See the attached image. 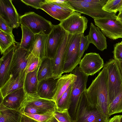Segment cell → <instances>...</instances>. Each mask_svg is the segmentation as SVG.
<instances>
[{
    "mask_svg": "<svg viewBox=\"0 0 122 122\" xmlns=\"http://www.w3.org/2000/svg\"><path fill=\"white\" fill-rule=\"evenodd\" d=\"M20 27L22 37L19 46L29 51L35 39V34L27 27L22 25Z\"/></svg>",
    "mask_w": 122,
    "mask_h": 122,
    "instance_id": "obj_26",
    "label": "cell"
},
{
    "mask_svg": "<svg viewBox=\"0 0 122 122\" xmlns=\"http://www.w3.org/2000/svg\"><path fill=\"white\" fill-rule=\"evenodd\" d=\"M121 43L122 45V41H121V42H120Z\"/></svg>",
    "mask_w": 122,
    "mask_h": 122,
    "instance_id": "obj_47",
    "label": "cell"
},
{
    "mask_svg": "<svg viewBox=\"0 0 122 122\" xmlns=\"http://www.w3.org/2000/svg\"><path fill=\"white\" fill-rule=\"evenodd\" d=\"M120 122H122V115H121Z\"/></svg>",
    "mask_w": 122,
    "mask_h": 122,
    "instance_id": "obj_46",
    "label": "cell"
},
{
    "mask_svg": "<svg viewBox=\"0 0 122 122\" xmlns=\"http://www.w3.org/2000/svg\"><path fill=\"white\" fill-rule=\"evenodd\" d=\"M53 67L52 60L45 57L42 59L38 71L37 76L39 82L52 77Z\"/></svg>",
    "mask_w": 122,
    "mask_h": 122,
    "instance_id": "obj_24",
    "label": "cell"
},
{
    "mask_svg": "<svg viewBox=\"0 0 122 122\" xmlns=\"http://www.w3.org/2000/svg\"><path fill=\"white\" fill-rule=\"evenodd\" d=\"M57 79L52 77L39 81L37 93L38 96L43 98L53 100Z\"/></svg>",
    "mask_w": 122,
    "mask_h": 122,
    "instance_id": "obj_18",
    "label": "cell"
},
{
    "mask_svg": "<svg viewBox=\"0 0 122 122\" xmlns=\"http://www.w3.org/2000/svg\"><path fill=\"white\" fill-rule=\"evenodd\" d=\"M21 122H40L24 114H21Z\"/></svg>",
    "mask_w": 122,
    "mask_h": 122,
    "instance_id": "obj_41",
    "label": "cell"
},
{
    "mask_svg": "<svg viewBox=\"0 0 122 122\" xmlns=\"http://www.w3.org/2000/svg\"><path fill=\"white\" fill-rule=\"evenodd\" d=\"M16 43L14 36L0 30V51L3 54Z\"/></svg>",
    "mask_w": 122,
    "mask_h": 122,
    "instance_id": "obj_28",
    "label": "cell"
},
{
    "mask_svg": "<svg viewBox=\"0 0 122 122\" xmlns=\"http://www.w3.org/2000/svg\"><path fill=\"white\" fill-rule=\"evenodd\" d=\"M70 35L71 34L67 32L54 58L52 59L53 67L52 77L55 79L59 78L63 73L62 70Z\"/></svg>",
    "mask_w": 122,
    "mask_h": 122,
    "instance_id": "obj_15",
    "label": "cell"
},
{
    "mask_svg": "<svg viewBox=\"0 0 122 122\" xmlns=\"http://www.w3.org/2000/svg\"><path fill=\"white\" fill-rule=\"evenodd\" d=\"M40 9L60 22L66 19L73 13L59 9L50 3L46 2V1L41 5Z\"/></svg>",
    "mask_w": 122,
    "mask_h": 122,
    "instance_id": "obj_23",
    "label": "cell"
},
{
    "mask_svg": "<svg viewBox=\"0 0 122 122\" xmlns=\"http://www.w3.org/2000/svg\"><path fill=\"white\" fill-rule=\"evenodd\" d=\"M95 24L106 36L113 40L122 38V22L118 18L94 19Z\"/></svg>",
    "mask_w": 122,
    "mask_h": 122,
    "instance_id": "obj_8",
    "label": "cell"
},
{
    "mask_svg": "<svg viewBox=\"0 0 122 122\" xmlns=\"http://www.w3.org/2000/svg\"><path fill=\"white\" fill-rule=\"evenodd\" d=\"M48 35L42 32L35 34L34 41L29 50L35 56L41 59L46 57Z\"/></svg>",
    "mask_w": 122,
    "mask_h": 122,
    "instance_id": "obj_22",
    "label": "cell"
},
{
    "mask_svg": "<svg viewBox=\"0 0 122 122\" xmlns=\"http://www.w3.org/2000/svg\"><path fill=\"white\" fill-rule=\"evenodd\" d=\"M54 113L48 112L41 114H32L26 113H24L22 114L33 118L40 122H46L54 116Z\"/></svg>",
    "mask_w": 122,
    "mask_h": 122,
    "instance_id": "obj_34",
    "label": "cell"
},
{
    "mask_svg": "<svg viewBox=\"0 0 122 122\" xmlns=\"http://www.w3.org/2000/svg\"><path fill=\"white\" fill-rule=\"evenodd\" d=\"M53 6L61 10L73 13L75 11L67 0H45Z\"/></svg>",
    "mask_w": 122,
    "mask_h": 122,
    "instance_id": "obj_33",
    "label": "cell"
},
{
    "mask_svg": "<svg viewBox=\"0 0 122 122\" xmlns=\"http://www.w3.org/2000/svg\"><path fill=\"white\" fill-rule=\"evenodd\" d=\"M42 59L30 52L26 67L25 70L26 74L36 70L40 66Z\"/></svg>",
    "mask_w": 122,
    "mask_h": 122,
    "instance_id": "obj_32",
    "label": "cell"
},
{
    "mask_svg": "<svg viewBox=\"0 0 122 122\" xmlns=\"http://www.w3.org/2000/svg\"><path fill=\"white\" fill-rule=\"evenodd\" d=\"M21 25L28 28L35 34L43 33L48 35L54 25L50 21L33 12L25 13L20 16Z\"/></svg>",
    "mask_w": 122,
    "mask_h": 122,
    "instance_id": "obj_4",
    "label": "cell"
},
{
    "mask_svg": "<svg viewBox=\"0 0 122 122\" xmlns=\"http://www.w3.org/2000/svg\"><path fill=\"white\" fill-rule=\"evenodd\" d=\"M82 34H71L62 70L63 73L71 72L79 63L80 46Z\"/></svg>",
    "mask_w": 122,
    "mask_h": 122,
    "instance_id": "obj_7",
    "label": "cell"
},
{
    "mask_svg": "<svg viewBox=\"0 0 122 122\" xmlns=\"http://www.w3.org/2000/svg\"><path fill=\"white\" fill-rule=\"evenodd\" d=\"M13 29L10 25L0 16V30L14 36L12 33Z\"/></svg>",
    "mask_w": 122,
    "mask_h": 122,
    "instance_id": "obj_38",
    "label": "cell"
},
{
    "mask_svg": "<svg viewBox=\"0 0 122 122\" xmlns=\"http://www.w3.org/2000/svg\"><path fill=\"white\" fill-rule=\"evenodd\" d=\"M21 114L18 111L10 109L0 110V122H21Z\"/></svg>",
    "mask_w": 122,
    "mask_h": 122,
    "instance_id": "obj_27",
    "label": "cell"
},
{
    "mask_svg": "<svg viewBox=\"0 0 122 122\" xmlns=\"http://www.w3.org/2000/svg\"><path fill=\"white\" fill-rule=\"evenodd\" d=\"M46 122H59L54 116L48 120Z\"/></svg>",
    "mask_w": 122,
    "mask_h": 122,
    "instance_id": "obj_43",
    "label": "cell"
},
{
    "mask_svg": "<svg viewBox=\"0 0 122 122\" xmlns=\"http://www.w3.org/2000/svg\"><path fill=\"white\" fill-rule=\"evenodd\" d=\"M104 65L108 70L109 102L122 92V77L117 60L111 59Z\"/></svg>",
    "mask_w": 122,
    "mask_h": 122,
    "instance_id": "obj_6",
    "label": "cell"
},
{
    "mask_svg": "<svg viewBox=\"0 0 122 122\" xmlns=\"http://www.w3.org/2000/svg\"><path fill=\"white\" fill-rule=\"evenodd\" d=\"M117 16L118 18H122V10L119 12Z\"/></svg>",
    "mask_w": 122,
    "mask_h": 122,
    "instance_id": "obj_45",
    "label": "cell"
},
{
    "mask_svg": "<svg viewBox=\"0 0 122 122\" xmlns=\"http://www.w3.org/2000/svg\"><path fill=\"white\" fill-rule=\"evenodd\" d=\"M54 116L59 122H72L68 111L61 112L57 110L54 112Z\"/></svg>",
    "mask_w": 122,
    "mask_h": 122,
    "instance_id": "obj_36",
    "label": "cell"
},
{
    "mask_svg": "<svg viewBox=\"0 0 122 122\" xmlns=\"http://www.w3.org/2000/svg\"><path fill=\"white\" fill-rule=\"evenodd\" d=\"M12 1L0 0V16L14 29L18 28L20 24V16Z\"/></svg>",
    "mask_w": 122,
    "mask_h": 122,
    "instance_id": "obj_14",
    "label": "cell"
},
{
    "mask_svg": "<svg viewBox=\"0 0 122 122\" xmlns=\"http://www.w3.org/2000/svg\"><path fill=\"white\" fill-rule=\"evenodd\" d=\"M27 106L33 107L44 113H54L57 110V105L54 101L41 98L37 93H26L24 101L19 108Z\"/></svg>",
    "mask_w": 122,
    "mask_h": 122,
    "instance_id": "obj_10",
    "label": "cell"
},
{
    "mask_svg": "<svg viewBox=\"0 0 122 122\" xmlns=\"http://www.w3.org/2000/svg\"><path fill=\"white\" fill-rule=\"evenodd\" d=\"M107 0H67L74 10L89 15L94 19L101 18L116 19L115 13L109 12L102 8Z\"/></svg>",
    "mask_w": 122,
    "mask_h": 122,
    "instance_id": "obj_3",
    "label": "cell"
},
{
    "mask_svg": "<svg viewBox=\"0 0 122 122\" xmlns=\"http://www.w3.org/2000/svg\"><path fill=\"white\" fill-rule=\"evenodd\" d=\"M26 74L24 71L22 72L15 78H10L0 88V94L4 98L10 93L24 88Z\"/></svg>",
    "mask_w": 122,
    "mask_h": 122,
    "instance_id": "obj_20",
    "label": "cell"
},
{
    "mask_svg": "<svg viewBox=\"0 0 122 122\" xmlns=\"http://www.w3.org/2000/svg\"><path fill=\"white\" fill-rule=\"evenodd\" d=\"M112 52L114 59L117 61L122 60V45L120 42L116 43L114 45Z\"/></svg>",
    "mask_w": 122,
    "mask_h": 122,
    "instance_id": "obj_37",
    "label": "cell"
},
{
    "mask_svg": "<svg viewBox=\"0 0 122 122\" xmlns=\"http://www.w3.org/2000/svg\"><path fill=\"white\" fill-rule=\"evenodd\" d=\"M73 83L69 86L59 100L57 105L58 111L62 112L68 110Z\"/></svg>",
    "mask_w": 122,
    "mask_h": 122,
    "instance_id": "obj_30",
    "label": "cell"
},
{
    "mask_svg": "<svg viewBox=\"0 0 122 122\" xmlns=\"http://www.w3.org/2000/svg\"><path fill=\"white\" fill-rule=\"evenodd\" d=\"M121 115L114 116L109 119L108 122H120Z\"/></svg>",
    "mask_w": 122,
    "mask_h": 122,
    "instance_id": "obj_42",
    "label": "cell"
},
{
    "mask_svg": "<svg viewBox=\"0 0 122 122\" xmlns=\"http://www.w3.org/2000/svg\"><path fill=\"white\" fill-rule=\"evenodd\" d=\"M90 43L88 40L87 36H85L84 33H82L80 46L79 59L80 62L84 52L87 50Z\"/></svg>",
    "mask_w": 122,
    "mask_h": 122,
    "instance_id": "obj_35",
    "label": "cell"
},
{
    "mask_svg": "<svg viewBox=\"0 0 122 122\" xmlns=\"http://www.w3.org/2000/svg\"><path fill=\"white\" fill-rule=\"evenodd\" d=\"M30 52L19 46L16 48L12 60L10 78H15L25 71Z\"/></svg>",
    "mask_w": 122,
    "mask_h": 122,
    "instance_id": "obj_13",
    "label": "cell"
},
{
    "mask_svg": "<svg viewBox=\"0 0 122 122\" xmlns=\"http://www.w3.org/2000/svg\"><path fill=\"white\" fill-rule=\"evenodd\" d=\"M18 111L22 114L24 113L32 114H41L46 113L43 112L36 108L30 106H26L20 108Z\"/></svg>",
    "mask_w": 122,
    "mask_h": 122,
    "instance_id": "obj_40",
    "label": "cell"
},
{
    "mask_svg": "<svg viewBox=\"0 0 122 122\" xmlns=\"http://www.w3.org/2000/svg\"><path fill=\"white\" fill-rule=\"evenodd\" d=\"M25 5L36 9H40L41 5L45 2V0H21Z\"/></svg>",
    "mask_w": 122,
    "mask_h": 122,
    "instance_id": "obj_39",
    "label": "cell"
},
{
    "mask_svg": "<svg viewBox=\"0 0 122 122\" xmlns=\"http://www.w3.org/2000/svg\"><path fill=\"white\" fill-rule=\"evenodd\" d=\"M102 9L106 12L116 14L122 10V0H107Z\"/></svg>",
    "mask_w": 122,
    "mask_h": 122,
    "instance_id": "obj_31",
    "label": "cell"
},
{
    "mask_svg": "<svg viewBox=\"0 0 122 122\" xmlns=\"http://www.w3.org/2000/svg\"><path fill=\"white\" fill-rule=\"evenodd\" d=\"M108 78L107 69L104 65L102 70L86 89V93L90 102L100 108L106 116L109 117Z\"/></svg>",
    "mask_w": 122,
    "mask_h": 122,
    "instance_id": "obj_1",
    "label": "cell"
},
{
    "mask_svg": "<svg viewBox=\"0 0 122 122\" xmlns=\"http://www.w3.org/2000/svg\"><path fill=\"white\" fill-rule=\"evenodd\" d=\"M79 64L80 70L88 76L99 71L103 67L104 62L99 54L90 52L85 54Z\"/></svg>",
    "mask_w": 122,
    "mask_h": 122,
    "instance_id": "obj_11",
    "label": "cell"
},
{
    "mask_svg": "<svg viewBox=\"0 0 122 122\" xmlns=\"http://www.w3.org/2000/svg\"><path fill=\"white\" fill-rule=\"evenodd\" d=\"M25 93L23 88L8 94L0 102V110L10 109L18 111L24 101Z\"/></svg>",
    "mask_w": 122,
    "mask_h": 122,
    "instance_id": "obj_17",
    "label": "cell"
},
{
    "mask_svg": "<svg viewBox=\"0 0 122 122\" xmlns=\"http://www.w3.org/2000/svg\"><path fill=\"white\" fill-rule=\"evenodd\" d=\"M117 61L122 77V60H118Z\"/></svg>",
    "mask_w": 122,
    "mask_h": 122,
    "instance_id": "obj_44",
    "label": "cell"
},
{
    "mask_svg": "<svg viewBox=\"0 0 122 122\" xmlns=\"http://www.w3.org/2000/svg\"><path fill=\"white\" fill-rule=\"evenodd\" d=\"M66 33L59 24L54 25L47 39L46 57L52 59L54 58Z\"/></svg>",
    "mask_w": 122,
    "mask_h": 122,
    "instance_id": "obj_12",
    "label": "cell"
},
{
    "mask_svg": "<svg viewBox=\"0 0 122 122\" xmlns=\"http://www.w3.org/2000/svg\"><path fill=\"white\" fill-rule=\"evenodd\" d=\"M16 48L15 45H13L3 54L0 59V87L10 77L12 60Z\"/></svg>",
    "mask_w": 122,
    "mask_h": 122,
    "instance_id": "obj_16",
    "label": "cell"
},
{
    "mask_svg": "<svg viewBox=\"0 0 122 122\" xmlns=\"http://www.w3.org/2000/svg\"><path fill=\"white\" fill-rule=\"evenodd\" d=\"M86 89L82 94L72 122H108L109 117L102 110L92 104L87 95Z\"/></svg>",
    "mask_w": 122,
    "mask_h": 122,
    "instance_id": "obj_2",
    "label": "cell"
},
{
    "mask_svg": "<svg viewBox=\"0 0 122 122\" xmlns=\"http://www.w3.org/2000/svg\"><path fill=\"white\" fill-rule=\"evenodd\" d=\"M39 67L34 71L29 72L26 74L24 88L26 93H27L33 94L37 93L39 82L37 74Z\"/></svg>",
    "mask_w": 122,
    "mask_h": 122,
    "instance_id": "obj_25",
    "label": "cell"
},
{
    "mask_svg": "<svg viewBox=\"0 0 122 122\" xmlns=\"http://www.w3.org/2000/svg\"><path fill=\"white\" fill-rule=\"evenodd\" d=\"M87 36L90 43L94 45L98 49L103 51L107 49L106 38L100 28L92 23L90 24L89 31Z\"/></svg>",
    "mask_w": 122,
    "mask_h": 122,
    "instance_id": "obj_21",
    "label": "cell"
},
{
    "mask_svg": "<svg viewBox=\"0 0 122 122\" xmlns=\"http://www.w3.org/2000/svg\"><path fill=\"white\" fill-rule=\"evenodd\" d=\"M122 112V92L108 103V115Z\"/></svg>",
    "mask_w": 122,
    "mask_h": 122,
    "instance_id": "obj_29",
    "label": "cell"
},
{
    "mask_svg": "<svg viewBox=\"0 0 122 122\" xmlns=\"http://www.w3.org/2000/svg\"><path fill=\"white\" fill-rule=\"evenodd\" d=\"M76 79V76L71 73L62 75L58 79L53 99L57 106L60 98Z\"/></svg>",
    "mask_w": 122,
    "mask_h": 122,
    "instance_id": "obj_19",
    "label": "cell"
},
{
    "mask_svg": "<svg viewBox=\"0 0 122 122\" xmlns=\"http://www.w3.org/2000/svg\"><path fill=\"white\" fill-rule=\"evenodd\" d=\"M81 13L75 11L59 24L68 33L74 35L84 33L88 20Z\"/></svg>",
    "mask_w": 122,
    "mask_h": 122,
    "instance_id": "obj_9",
    "label": "cell"
},
{
    "mask_svg": "<svg viewBox=\"0 0 122 122\" xmlns=\"http://www.w3.org/2000/svg\"><path fill=\"white\" fill-rule=\"evenodd\" d=\"M71 73L76 76V79L73 84L68 112L72 121L76 114L78 102L83 92L86 89L88 76L83 73L77 66Z\"/></svg>",
    "mask_w": 122,
    "mask_h": 122,
    "instance_id": "obj_5",
    "label": "cell"
}]
</instances>
